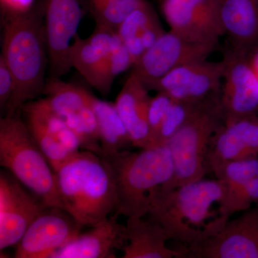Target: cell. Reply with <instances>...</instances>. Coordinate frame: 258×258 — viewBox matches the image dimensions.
Instances as JSON below:
<instances>
[{"mask_svg":"<svg viewBox=\"0 0 258 258\" xmlns=\"http://www.w3.org/2000/svg\"><path fill=\"white\" fill-rule=\"evenodd\" d=\"M131 66H134V62L130 52L117 30H113L109 59L110 72L112 77L115 79V76L124 72Z\"/></svg>","mask_w":258,"mask_h":258,"instance_id":"obj_30","label":"cell"},{"mask_svg":"<svg viewBox=\"0 0 258 258\" xmlns=\"http://www.w3.org/2000/svg\"><path fill=\"white\" fill-rule=\"evenodd\" d=\"M45 31L52 78H58L72 68L71 40L77 34L83 16L79 0H45Z\"/></svg>","mask_w":258,"mask_h":258,"instance_id":"obj_13","label":"cell"},{"mask_svg":"<svg viewBox=\"0 0 258 258\" xmlns=\"http://www.w3.org/2000/svg\"><path fill=\"white\" fill-rule=\"evenodd\" d=\"M125 228L123 258L186 257V249L175 250L167 247L169 239L164 228L149 218L127 217Z\"/></svg>","mask_w":258,"mask_h":258,"instance_id":"obj_21","label":"cell"},{"mask_svg":"<svg viewBox=\"0 0 258 258\" xmlns=\"http://www.w3.org/2000/svg\"><path fill=\"white\" fill-rule=\"evenodd\" d=\"M64 120L79 139L81 150L88 151L103 157L98 122L91 106V101L88 106L69 115Z\"/></svg>","mask_w":258,"mask_h":258,"instance_id":"obj_26","label":"cell"},{"mask_svg":"<svg viewBox=\"0 0 258 258\" xmlns=\"http://www.w3.org/2000/svg\"><path fill=\"white\" fill-rule=\"evenodd\" d=\"M174 100L164 92H158L155 96L151 97L148 107L147 119L150 132V147L164 117L169 111Z\"/></svg>","mask_w":258,"mask_h":258,"instance_id":"obj_29","label":"cell"},{"mask_svg":"<svg viewBox=\"0 0 258 258\" xmlns=\"http://www.w3.org/2000/svg\"><path fill=\"white\" fill-rule=\"evenodd\" d=\"M225 61L206 60L191 62L171 70L152 89L164 92L177 101H201L221 95L220 81Z\"/></svg>","mask_w":258,"mask_h":258,"instance_id":"obj_14","label":"cell"},{"mask_svg":"<svg viewBox=\"0 0 258 258\" xmlns=\"http://www.w3.org/2000/svg\"><path fill=\"white\" fill-rule=\"evenodd\" d=\"M45 25L38 10L8 13L5 22L3 56L14 79V90L5 108L12 115L43 93L46 67Z\"/></svg>","mask_w":258,"mask_h":258,"instance_id":"obj_3","label":"cell"},{"mask_svg":"<svg viewBox=\"0 0 258 258\" xmlns=\"http://www.w3.org/2000/svg\"><path fill=\"white\" fill-rule=\"evenodd\" d=\"M221 105L225 123L249 118L258 108V78L249 57L226 52Z\"/></svg>","mask_w":258,"mask_h":258,"instance_id":"obj_15","label":"cell"},{"mask_svg":"<svg viewBox=\"0 0 258 258\" xmlns=\"http://www.w3.org/2000/svg\"><path fill=\"white\" fill-rule=\"evenodd\" d=\"M145 3L144 0H89L97 23L115 30L131 13Z\"/></svg>","mask_w":258,"mask_h":258,"instance_id":"obj_27","label":"cell"},{"mask_svg":"<svg viewBox=\"0 0 258 258\" xmlns=\"http://www.w3.org/2000/svg\"><path fill=\"white\" fill-rule=\"evenodd\" d=\"M220 18L230 50L249 57L258 47V0H222Z\"/></svg>","mask_w":258,"mask_h":258,"instance_id":"obj_19","label":"cell"},{"mask_svg":"<svg viewBox=\"0 0 258 258\" xmlns=\"http://www.w3.org/2000/svg\"><path fill=\"white\" fill-rule=\"evenodd\" d=\"M186 249V257L258 258V209L230 219L216 233Z\"/></svg>","mask_w":258,"mask_h":258,"instance_id":"obj_11","label":"cell"},{"mask_svg":"<svg viewBox=\"0 0 258 258\" xmlns=\"http://www.w3.org/2000/svg\"><path fill=\"white\" fill-rule=\"evenodd\" d=\"M118 214H112L74 237L50 258H114L115 251L126 242L125 225L118 222Z\"/></svg>","mask_w":258,"mask_h":258,"instance_id":"obj_17","label":"cell"},{"mask_svg":"<svg viewBox=\"0 0 258 258\" xmlns=\"http://www.w3.org/2000/svg\"><path fill=\"white\" fill-rule=\"evenodd\" d=\"M22 109L37 147L54 171L81 151V144L66 121L47 106L45 99L30 101Z\"/></svg>","mask_w":258,"mask_h":258,"instance_id":"obj_8","label":"cell"},{"mask_svg":"<svg viewBox=\"0 0 258 258\" xmlns=\"http://www.w3.org/2000/svg\"><path fill=\"white\" fill-rule=\"evenodd\" d=\"M83 227L63 209L47 207L29 226L17 244V258H50Z\"/></svg>","mask_w":258,"mask_h":258,"instance_id":"obj_10","label":"cell"},{"mask_svg":"<svg viewBox=\"0 0 258 258\" xmlns=\"http://www.w3.org/2000/svg\"><path fill=\"white\" fill-rule=\"evenodd\" d=\"M223 183L224 195L218 213L230 220L258 200V159L254 158L232 161L216 174Z\"/></svg>","mask_w":258,"mask_h":258,"instance_id":"obj_18","label":"cell"},{"mask_svg":"<svg viewBox=\"0 0 258 258\" xmlns=\"http://www.w3.org/2000/svg\"><path fill=\"white\" fill-rule=\"evenodd\" d=\"M217 45L186 41L174 32H164L134 64L135 75L148 89L171 70L184 64L206 60Z\"/></svg>","mask_w":258,"mask_h":258,"instance_id":"obj_9","label":"cell"},{"mask_svg":"<svg viewBox=\"0 0 258 258\" xmlns=\"http://www.w3.org/2000/svg\"><path fill=\"white\" fill-rule=\"evenodd\" d=\"M249 60L251 67H252V70H253L254 72L255 73L256 76L258 78V50L252 56L251 60Z\"/></svg>","mask_w":258,"mask_h":258,"instance_id":"obj_33","label":"cell"},{"mask_svg":"<svg viewBox=\"0 0 258 258\" xmlns=\"http://www.w3.org/2000/svg\"><path fill=\"white\" fill-rule=\"evenodd\" d=\"M222 125L212 137L206 164L217 174L232 161L252 158L258 152V122L241 118Z\"/></svg>","mask_w":258,"mask_h":258,"instance_id":"obj_16","label":"cell"},{"mask_svg":"<svg viewBox=\"0 0 258 258\" xmlns=\"http://www.w3.org/2000/svg\"><path fill=\"white\" fill-rule=\"evenodd\" d=\"M42 93L46 95L44 99L49 108L63 120L90 104L93 96L84 88L52 77L45 83Z\"/></svg>","mask_w":258,"mask_h":258,"instance_id":"obj_24","label":"cell"},{"mask_svg":"<svg viewBox=\"0 0 258 258\" xmlns=\"http://www.w3.org/2000/svg\"><path fill=\"white\" fill-rule=\"evenodd\" d=\"M110 54L93 45L88 38L82 39L77 35L70 53L71 66L104 96L109 93L114 80L110 72Z\"/></svg>","mask_w":258,"mask_h":258,"instance_id":"obj_22","label":"cell"},{"mask_svg":"<svg viewBox=\"0 0 258 258\" xmlns=\"http://www.w3.org/2000/svg\"><path fill=\"white\" fill-rule=\"evenodd\" d=\"M157 19L152 7L146 2L131 13L117 29V32L130 52L134 66L146 51L141 40L142 34Z\"/></svg>","mask_w":258,"mask_h":258,"instance_id":"obj_25","label":"cell"},{"mask_svg":"<svg viewBox=\"0 0 258 258\" xmlns=\"http://www.w3.org/2000/svg\"><path fill=\"white\" fill-rule=\"evenodd\" d=\"M223 195V183L219 179H200L171 190L159 188L147 215L164 228L169 240L193 245L216 233L228 221L212 211Z\"/></svg>","mask_w":258,"mask_h":258,"instance_id":"obj_1","label":"cell"},{"mask_svg":"<svg viewBox=\"0 0 258 258\" xmlns=\"http://www.w3.org/2000/svg\"><path fill=\"white\" fill-rule=\"evenodd\" d=\"M55 173L64 210L83 227H93L115 212L116 181L106 158L81 150Z\"/></svg>","mask_w":258,"mask_h":258,"instance_id":"obj_2","label":"cell"},{"mask_svg":"<svg viewBox=\"0 0 258 258\" xmlns=\"http://www.w3.org/2000/svg\"><path fill=\"white\" fill-rule=\"evenodd\" d=\"M34 0H1L3 8L10 13H23L31 10Z\"/></svg>","mask_w":258,"mask_h":258,"instance_id":"obj_32","label":"cell"},{"mask_svg":"<svg viewBox=\"0 0 258 258\" xmlns=\"http://www.w3.org/2000/svg\"><path fill=\"white\" fill-rule=\"evenodd\" d=\"M220 98L219 95L200 101L166 144L170 151L174 174L161 189H175L204 179L212 137L225 120Z\"/></svg>","mask_w":258,"mask_h":258,"instance_id":"obj_6","label":"cell"},{"mask_svg":"<svg viewBox=\"0 0 258 258\" xmlns=\"http://www.w3.org/2000/svg\"><path fill=\"white\" fill-rule=\"evenodd\" d=\"M14 176L0 175V249L17 245L33 220L47 208Z\"/></svg>","mask_w":258,"mask_h":258,"instance_id":"obj_12","label":"cell"},{"mask_svg":"<svg viewBox=\"0 0 258 258\" xmlns=\"http://www.w3.org/2000/svg\"><path fill=\"white\" fill-rule=\"evenodd\" d=\"M148 90L145 85L132 73L115 103L132 144L140 149L150 148L147 113L151 97Z\"/></svg>","mask_w":258,"mask_h":258,"instance_id":"obj_20","label":"cell"},{"mask_svg":"<svg viewBox=\"0 0 258 258\" xmlns=\"http://www.w3.org/2000/svg\"><path fill=\"white\" fill-rule=\"evenodd\" d=\"M14 90V79L3 56L0 57V107L5 110Z\"/></svg>","mask_w":258,"mask_h":258,"instance_id":"obj_31","label":"cell"},{"mask_svg":"<svg viewBox=\"0 0 258 258\" xmlns=\"http://www.w3.org/2000/svg\"><path fill=\"white\" fill-rule=\"evenodd\" d=\"M18 112L0 119V164L44 205L64 210L55 171Z\"/></svg>","mask_w":258,"mask_h":258,"instance_id":"obj_5","label":"cell"},{"mask_svg":"<svg viewBox=\"0 0 258 258\" xmlns=\"http://www.w3.org/2000/svg\"><path fill=\"white\" fill-rule=\"evenodd\" d=\"M91 106L98 122L103 157L125 151L128 146H133L115 103L101 101L93 95Z\"/></svg>","mask_w":258,"mask_h":258,"instance_id":"obj_23","label":"cell"},{"mask_svg":"<svg viewBox=\"0 0 258 258\" xmlns=\"http://www.w3.org/2000/svg\"><path fill=\"white\" fill-rule=\"evenodd\" d=\"M200 102L174 101L154 137L153 147L166 145L188 119Z\"/></svg>","mask_w":258,"mask_h":258,"instance_id":"obj_28","label":"cell"},{"mask_svg":"<svg viewBox=\"0 0 258 258\" xmlns=\"http://www.w3.org/2000/svg\"><path fill=\"white\" fill-rule=\"evenodd\" d=\"M114 171L115 213L126 217L147 215L154 194L172 177L174 165L166 145L122 152L103 157Z\"/></svg>","mask_w":258,"mask_h":258,"instance_id":"obj_4","label":"cell"},{"mask_svg":"<svg viewBox=\"0 0 258 258\" xmlns=\"http://www.w3.org/2000/svg\"><path fill=\"white\" fill-rule=\"evenodd\" d=\"M222 0H163L167 23L181 38L193 43L217 45L225 35L220 18Z\"/></svg>","mask_w":258,"mask_h":258,"instance_id":"obj_7","label":"cell"}]
</instances>
